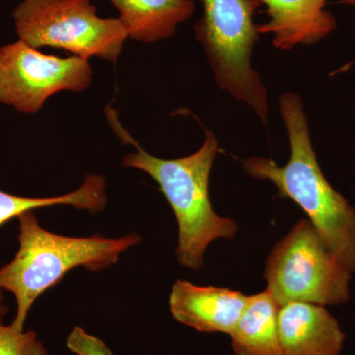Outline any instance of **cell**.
Segmentation results:
<instances>
[{"mask_svg":"<svg viewBox=\"0 0 355 355\" xmlns=\"http://www.w3.org/2000/svg\"><path fill=\"white\" fill-rule=\"evenodd\" d=\"M280 114L291 144L284 166L272 159L249 157L243 169L254 179L272 182L280 198L298 205L338 258L355 273V207L324 177L311 142L302 99L294 92L279 98Z\"/></svg>","mask_w":355,"mask_h":355,"instance_id":"6da1fadb","label":"cell"},{"mask_svg":"<svg viewBox=\"0 0 355 355\" xmlns=\"http://www.w3.org/2000/svg\"><path fill=\"white\" fill-rule=\"evenodd\" d=\"M106 116L121 141L137 148L135 153L125 156L123 167L141 170L153 178L174 211L179 226L180 265L200 270L207 247L217 239H232L238 231L235 220L217 214L210 202V172L219 153L216 135L205 130L202 146L195 153L172 160L161 159L139 146L121 127L112 107L106 109Z\"/></svg>","mask_w":355,"mask_h":355,"instance_id":"7a4b0ae2","label":"cell"},{"mask_svg":"<svg viewBox=\"0 0 355 355\" xmlns=\"http://www.w3.org/2000/svg\"><path fill=\"white\" fill-rule=\"evenodd\" d=\"M17 219L19 249L12 260L0 268V289L11 292L15 297L17 309L11 324L18 331H24L28 313L37 298L69 270L83 266L99 272L116 263L121 254L141 241L137 234L120 238L53 234L40 225L33 210Z\"/></svg>","mask_w":355,"mask_h":355,"instance_id":"3957f363","label":"cell"},{"mask_svg":"<svg viewBox=\"0 0 355 355\" xmlns=\"http://www.w3.org/2000/svg\"><path fill=\"white\" fill-rule=\"evenodd\" d=\"M202 16L193 26L217 85L248 105L268 123V91L254 69L252 55L260 40L254 22L259 0H200Z\"/></svg>","mask_w":355,"mask_h":355,"instance_id":"277c9868","label":"cell"},{"mask_svg":"<svg viewBox=\"0 0 355 355\" xmlns=\"http://www.w3.org/2000/svg\"><path fill=\"white\" fill-rule=\"evenodd\" d=\"M352 275L313 224L302 219L273 248L265 279L279 306L307 302L326 307L349 302Z\"/></svg>","mask_w":355,"mask_h":355,"instance_id":"5b68a950","label":"cell"},{"mask_svg":"<svg viewBox=\"0 0 355 355\" xmlns=\"http://www.w3.org/2000/svg\"><path fill=\"white\" fill-rule=\"evenodd\" d=\"M21 41L89 60H118L128 33L119 18H101L90 0H23L13 11Z\"/></svg>","mask_w":355,"mask_h":355,"instance_id":"8992f818","label":"cell"},{"mask_svg":"<svg viewBox=\"0 0 355 355\" xmlns=\"http://www.w3.org/2000/svg\"><path fill=\"white\" fill-rule=\"evenodd\" d=\"M87 60L41 53L24 42L0 48V103L20 113L36 114L60 91L81 92L92 83Z\"/></svg>","mask_w":355,"mask_h":355,"instance_id":"52a82bcc","label":"cell"},{"mask_svg":"<svg viewBox=\"0 0 355 355\" xmlns=\"http://www.w3.org/2000/svg\"><path fill=\"white\" fill-rule=\"evenodd\" d=\"M241 291L214 286H198L177 280L170 294L174 319L202 333L230 335L249 303Z\"/></svg>","mask_w":355,"mask_h":355,"instance_id":"ba28073f","label":"cell"},{"mask_svg":"<svg viewBox=\"0 0 355 355\" xmlns=\"http://www.w3.org/2000/svg\"><path fill=\"white\" fill-rule=\"evenodd\" d=\"M282 355H340L345 334L324 306L289 302L279 306Z\"/></svg>","mask_w":355,"mask_h":355,"instance_id":"9c48e42d","label":"cell"},{"mask_svg":"<svg viewBox=\"0 0 355 355\" xmlns=\"http://www.w3.org/2000/svg\"><path fill=\"white\" fill-rule=\"evenodd\" d=\"M268 20L258 24L260 34L272 35V44L288 51L312 46L335 31L336 19L326 10L328 0H259Z\"/></svg>","mask_w":355,"mask_h":355,"instance_id":"30bf717a","label":"cell"},{"mask_svg":"<svg viewBox=\"0 0 355 355\" xmlns=\"http://www.w3.org/2000/svg\"><path fill=\"white\" fill-rule=\"evenodd\" d=\"M128 38L142 43L169 39L195 13L193 0H110Z\"/></svg>","mask_w":355,"mask_h":355,"instance_id":"8fae6325","label":"cell"},{"mask_svg":"<svg viewBox=\"0 0 355 355\" xmlns=\"http://www.w3.org/2000/svg\"><path fill=\"white\" fill-rule=\"evenodd\" d=\"M279 309L268 291L250 296L246 309L229 335L236 355H282Z\"/></svg>","mask_w":355,"mask_h":355,"instance_id":"7c38bea8","label":"cell"},{"mask_svg":"<svg viewBox=\"0 0 355 355\" xmlns=\"http://www.w3.org/2000/svg\"><path fill=\"white\" fill-rule=\"evenodd\" d=\"M62 205L87 210L92 214H99L107 205L106 181L104 177L101 175H88L80 188L60 197L26 198L0 190V226L29 210ZM2 299L3 294L0 289V302H2Z\"/></svg>","mask_w":355,"mask_h":355,"instance_id":"4fadbf2b","label":"cell"},{"mask_svg":"<svg viewBox=\"0 0 355 355\" xmlns=\"http://www.w3.org/2000/svg\"><path fill=\"white\" fill-rule=\"evenodd\" d=\"M35 331H18L12 324L0 326V355H48Z\"/></svg>","mask_w":355,"mask_h":355,"instance_id":"5bb4252c","label":"cell"},{"mask_svg":"<svg viewBox=\"0 0 355 355\" xmlns=\"http://www.w3.org/2000/svg\"><path fill=\"white\" fill-rule=\"evenodd\" d=\"M67 345L70 352L77 355H114L106 343L80 327H76L70 331Z\"/></svg>","mask_w":355,"mask_h":355,"instance_id":"9a60e30c","label":"cell"},{"mask_svg":"<svg viewBox=\"0 0 355 355\" xmlns=\"http://www.w3.org/2000/svg\"><path fill=\"white\" fill-rule=\"evenodd\" d=\"M7 311H8V309H7L6 306H4L2 304V302H0V326L3 324V319L4 317H6Z\"/></svg>","mask_w":355,"mask_h":355,"instance_id":"2e32d148","label":"cell"},{"mask_svg":"<svg viewBox=\"0 0 355 355\" xmlns=\"http://www.w3.org/2000/svg\"><path fill=\"white\" fill-rule=\"evenodd\" d=\"M338 3L343 4V6L355 7V0H338Z\"/></svg>","mask_w":355,"mask_h":355,"instance_id":"e0dca14e","label":"cell"}]
</instances>
